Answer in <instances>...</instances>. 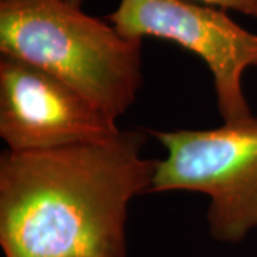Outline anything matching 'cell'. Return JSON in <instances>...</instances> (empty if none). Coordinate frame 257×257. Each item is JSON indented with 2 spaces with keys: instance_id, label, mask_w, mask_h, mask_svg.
Instances as JSON below:
<instances>
[{
  "instance_id": "1",
  "label": "cell",
  "mask_w": 257,
  "mask_h": 257,
  "mask_svg": "<svg viewBox=\"0 0 257 257\" xmlns=\"http://www.w3.org/2000/svg\"><path fill=\"white\" fill-rule=\"evenodd\" d=\"M147 135L120 130L97 142L0 157L5 257H126L130 202L150 193L156 160Z\"/></svg>"
},
{
  "instance_id": "2",
  "label": "cell",
  "mask_w": 257,
  "mask_h": 257,
  "mask_svg": "<svg viewBox=\"0 0 257 257\" xmlns=\"http://www.w3.org/2000/svg\"><path fill=\"white\" fill-rule=\"evenodd\" d=\"M142 49L66 0H0V55L59 77L116 120L143 84Z\"/></svg>"
},
{
  "instance_id": "3",
  "label": "cell",
  "mask_w": 257,
  "mask_h": 257,
  "mask_svg": "<svg viewBox=\"0 0 257 257\" xmlns=\"http://www.w3.org/2000/svg\"><path fill=\"white\" fill-rule=\"evenodd\" d=\"M166 156L150 193L189 190L210 199L211 237L239 243L257 229V117L210 130L150 132Z\"/></svg>"
},
{
  "instance_id": "4",
  "label": "cell",
  "mask_w": 257,
  "mask_h": 257,
  "mask_svg": "<svg viewBox=\"0 0 257 257\" xmlns=\"http://www.w3.org/2000/svg\"><path fill=\"white\" fill-rule=\"evenodd\" d=\"M121 36L173 42L207 64L224 123L253 117L243 93V73L257 66V33L241 28L227 10L192 0H120L107 16Z\"/></svg>"
},
{
  "instance_id": "5",
  "label": "cell",
  "mask_w": 257,
  "mask_h": 257,
  "mask_svg": "<svg viewBox=\"0 0 257 257\" xmlns=\"http://www.w3.org/2000/svg\"><path fill=\"white\" fill-rule=\"evenodd\" d=\"M117 120L59 77L0 55V138L10 152L109 139Z\"/></svg>"
},
{
  "instance_id": "6",
  "label": "cell",
  "mask_w": 257,
  "mask_h": 257,
  "mask_svg": "<svg viewBox=\"0 0 257 257\" xmlns=\"http://www.w3.org/2000/svg\"><path fill=\"white\" fill-rule=\"evenodd\" d=\"M223 10H234L241 15L257 18V0H192Z\"/></svg>"
},
{
  "instance_id": "7",
  "label": "cell",
  "mask_w": 257,
  "mask_h": 257,
  "mask_svg": "<svg viewBox=\"0 0 257 257\" xmlns=\"http://www.w3.org/2000/svg\"><path fill=\"white\" fill-rule=\"evenodd\" d=\"M66 2H69L70 5H73V6H76V8H82V5L84 0H66Z\"/></svg>"
}]
</instances>
